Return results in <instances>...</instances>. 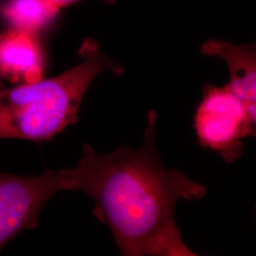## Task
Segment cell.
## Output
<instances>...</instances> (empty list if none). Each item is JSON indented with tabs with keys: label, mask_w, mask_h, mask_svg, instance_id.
I'll list each match as a JSON object with an SVG mask.
<instances>
[{
	"label": "cell",
	"mask_w": 256,
	"mask_h": 256,
	"mask_svg": "<svg viewBox=\"0 0 256 256\" xmlns=\"http://www.w3.org/2000/svg\"><path fill=\"white\" fill-rule=\"evenodd\" d=\"M156 120L151 110L144 142L136 150L120 146L98 153L84 144L77 165L61 170L66 191H82L92 198L93 214L108 226L122 256H196L182 238L174 210L180 200H202L206 188L162 164L155 146Z\"/></svg>",
	"instance_id": "1"
},
{
	"label": "cell",
	"mask_w": 256,
	"mask_h": 256,
	"mask_svg": "<svg viewBox=\"0 0 256 256\" xmlns=\"http://www.w3.org/2000/svg\"><path fill=\"white\" fill-rule=\"evenodd\" d=\"M82 62L48 79L0 90V138L50 140L79 120L82 98L97 75L124 68L93 40L80 50Z\"/></svg>",
	"instance_id": "2"
},
{
	"label": "cell",
	"mask_w": 256,
	"mask_h": 256,
	"mask_svg": "<svg viewBox=\"0 0 256 256\" xmlns=\"http://www.w3.org/2000/svg\"><path fill=\"white\" fill-rule=\"evenodd\" d=\"M256 110L225 86L205 84L194 116L198 144L226 162H236L243 153V140L256 136Z\"/></svg>",
	"instance_id": "3"
},
{
	"label": "cell",
	"mask_w": 256,
	"mask_h": 256,
	"mask_svg": "<svg viewBox=\"0 0 256 256\" xmlns=\"http://www.w3.org/2000/svg\"><path fill=\"white\" fill-rule=\"evenodd\" d=\"M63 191L61 170L36 176L0 173V250L21 232L34 229L46 202Z\"/></svg>",
	"instance_id": "4"
},
{
	"label": "cell",
	"mask_w": 256,
	"mask_h": 256,
	"mask_svg": "<svg viewBox=\"0 0 256 256\" xmlns=\"http://www.w3.org/2000/svg\"><path fill=\"white\" fill-rule=\"evenodd\" d=\"M44 54L36 34L10 28L0 34V76L12 82L43 79Z\"/></svg>",
	"instance_id": "5"
},
{
	"label": "cell",
	"mask_w": 256,
	"mask_h": 256,
	"mask_svg": "<svg viewBox=\"0 0 256 256\" xmlns=\"http://www.w3.org/2000/svg\"><path fill=\"white\" fill-rule=\"evenodd\" d=\"M202 54L218 56L228 64L230 81L225 86L238 99L256 108V52L254 45L236 46L226 41L209 40Z\"/></svg>",
	"instance_id": "6"
},
{
	"label": "cell",
	"mask_w": 256,
	"mask_h": 256,
	"mask_svg": "<svg viewBox=\"0 0 256 256\" xmlns=\"http://www.w3.org/2000/svg\"><path fill=\"white\" fill-rule=\"evenodd\" d=\"M59 10L50 0H7L1 7V14L12 28L36 34L55 18Z\"/></svg>",
	"instance_id": "7"
},
{
	"label": "cell",
	"mask_w": 256,
	"mask_h": 256,
	"mask_svg": "<svg viewBox=\"0 0 256 256\" xmlns=\"http://www.w3.org/2000/svg\"><path fill=\"white\" fill-rule=\"evenodd\" d=\"M50 1L54 5L55 7H57L58 9L61 10L62 8L66 7V6L78 1V0H50ZM106 1H108V2H115L116 0H106Z\"/></svg>",
	"instance_id": "8"
}]
</instances>
